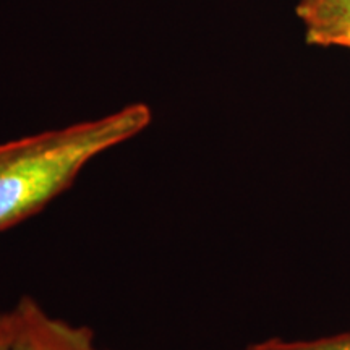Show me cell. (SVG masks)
Listing matches in <instances>:
<instances>
[{
    "mask_svg": "<svg viewBox=\"0 0 350 350\" xmlns=\"http://www.w3.org/2000/svg\"><path fill=\"white\" fill-rule=\"evenodd\" d=\"M151 111L131 104L96 120L0 144V232L64 195L91 161L146 129Z\"/></svg>",
    "mask_w": 350,
    "mask_h": 350,
    "instance_id": "cell-1",
    "label": "cell"
},
{
    "mask_svg": "<svg viewBox=\"0 0 350 350\" xmlns=\"http://www.w3.org/2000/svg\"><path fill=\"white\" fill-rule=\"evenodd\" d=\"M13 332L7 350H106L96 344L90 326L73 325L47 313L33 297L12 308Z\"/></svg>",
    "mask_w": 350,
    "mask_h": 350,
    "instance_id": "cell-2",
    "label": "cell"
},
{
    "mask_svg": "<svg viewBox=\"0 0 350 350\" xmlns=\"http://www.w3.org/2000/svg\"><path fill=\"white\" fill-rule=\"evenodd\" d=\"M297 15L310 44L350 49V0H300Z\"/></svg>",
    "mask_w": 350,
    "mask_h": 350,
    "instance_id": "cell-3",
    "label": "cell"
},
{
    "mask_svg": "<svg viewBox=\"0 0 350 350\" xmlns=\"http://www.w3.org/2000/svg\"><path fill=\"white\" fill-rule=\"evenodd\" d=\"M242 350H350V332L310 340H286L274 338L253 342Z\"/></svg>",
    "mask_w": 350,
    "mask_h": 350,
    "instance_id": "cell-4",
    "label": "cell"
},
{
    "mask_svg": "<svg viewBox=\"0 0 350 350\" xmlns=\"http://www.w3.org/2000/svg\"><path fill=\"white\" fill-rule=\"evenodd\" d=\"M13 332L12 310L0 313V350H7Z\"/></svg>",
    "mask_w": 350,
    "mask_h": 350,
    "instance_id": "cell-5",
    "label": "cell"
}]
</instances>
